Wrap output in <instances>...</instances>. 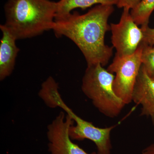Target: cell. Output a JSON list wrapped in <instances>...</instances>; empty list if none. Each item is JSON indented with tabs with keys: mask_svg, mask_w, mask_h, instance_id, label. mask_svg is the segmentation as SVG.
Wrapping results in <instances>:
<instances>
[{
	"mask_svg": "<svg viewBox=\"0 0 154 154\" xmlns=\"http://www.w3.org/2000/svg\"><path fill=\"white\" fill-rule=\"evenodd\" d=\"M113 5H97L87 13L75 12L55 21L52 30L57 37L66 36L73 42L85 57L87 65H107L113 54V47L105 43L110 30L108 19L114 11Z\"/></svg>",
	"mask_w": 154,
	"mask_h": 154,
	"instance_id": "obj_1",
	"label": "cell"
},
{
	"mask_svg": "<svg viewBox=\"0 0 154 154\" xmlns=\"http://www.w3.org/2000/svg\"><path fill=\"white\" fill-rule=\"evenodd\" d=\"M57 9L50 0H8L4 25L17 40L35 37L52 30Z\"/></svg>",
	"mask_w": 154,
	"mask_h": 154,
	"instance_id": "obj_2",
	"label": "cell"
},
{
	"mask_svg": "<svg viewBox=\"0 0 154 154\" xmlns=\"http://www.w3.org/2000/svg\"><path fill=\"white\" fill-rule=\"evenodd\" d=\"M114 75L100 64L88 66L82 79L83 93L94 107L103 115L115 118L125 104L115 94L113 88Z\"/></svg>",
	"mask_w": 154,
	"mask_h": 154,
	"instance_id": "obj_3",
	"label": "cell"
},
{
	"mask_svg": "<svg viewBox=\"0 0 154 154\" xmlns=\"http://www.w3.org/2000/svg\"><path fill=\"white\" fill-rule=\"evenodd\" d=\"M43 100L48 107H60L75 122V125H72L70 128L69 135L72 140H89L96 145L97 154H111L112 146L110 133L116 125L100 128L81 118L64 102L59 92L58 86L48 88L43 94Z\"/></svg>",
	"mask_w": 154,
	"mask_h": 154,
	"instance_id": "obj_4",
	"label": "cell"
},
{
	"mask_svg": "<svg viewBox=\"0 0 154 154\" xmlns=\"http://www.w3.org/2000/svg\"><path fill=\"white\" fill-rule=\"evenodd\" d=\"M142 43L134 53L127 56L119 57L116 54L107 69L110 72L115 74L113 90L125 105L132 102L133 92L142 65Z\"/></svg>",
	"mask_w": 154,
	"mask_h": 154,
	"instance_id": "obj_5",
	"label": "cell"
},
{
	"mask_svg": "<svg viewBox=\"0 0 154 154\" xmlns=\"http://www.w3.org/2000/svg\"><path fill=\"white\" fill-rule=\"evenodd\" d=\"M130 11L123 8L119 22L110 24L111 42L116 50V54L119 57L131 55L143 42V32L134 21Z\"/></svg>",
	"mask_w": 154,
	"mask_h": 154,
	"instance_id": "obj_6",
	"label": "cell"
},
{
	"mask_svg": "<svg viewBox=\"0 0 154 154\" xmlns=\"http://www.w3.org/2000/svg\"><path fill=\"white\" fill-rule=\"evenodd\" d=\"M74 122L70 116L60 111L48 125L47 136L50 154H97L96 152L88 153L72 141L69 130Z\"/></svg>",
	"mask_w": 154,
	"mask_h": 154,
	"instance_id": "obj_7",
	"label": "cell"
},
{
	"mask_svg": "<svg viewBox=\"0 0 154 154\" xmlns=\"http://www.w3.org/2000/svg\"><path fill=\"white\" fill-rule=\"evenodd\" d=\"M132 101L141 106L140 116L149 117L154 125V80L143 65L133 92Z\"/></svg>",
	"mask_w": 154,
	"mask_h": 154,
	"instance_id": "obj_8",
	"label": "cell"
},
{
	"mask_svg": "<svg viewBox=\"0 0 154 154\" xmlns=\"http://www.w3.org/2000/svg\"><path fill=\"white\" fill-rule=\"evenodd\" d=\"M2 36L0 42V80L5 79L13 72L19 48L17 38L4 25H0Z\"/></svg>",
	"mask_w": 154,
	"mask_h": 154,
	"instance_id": "obj_9",
	"label": "cell"
},
{
	"mask_svg": "<svg viewBox=\"0 0 154 154\" xmlns=\"http://www.w3.org/2000/svg\"><path fill=\"white\" fill-rule=\"evenodd\" d=\"M117 0H60L57 2L55 21L60 20L70 14L76 8L85 10L96 5H117Z\"/></svg>",
	"mask_w": 154,
	"mask_h": 154,
	"instance_id": "obj_10",
	"label": "cell"
},
{
	"mask_svg": "<svg viewBox=\"0 0 154 154\" xmlns=\"http://www.w3.org/2000/svg\"><path fill=\"white\" fill-rule=\"evenodd\" d=\"M154 11V0H141L130 13L137 25L143 27L149 26L150 17Z\"/></svg>",
	"mask_w": 154,
	"mask_h": 154,
	"instance_id": "obj_11",
	"label": "cell"
},
{
	"mask_svg": "<svg viewBox=\"0 0 154 154\" xmlns=\"http://www.w3.org/2000/svg\"><path fill=\"white\" fill-rule=\"evenodd\" d=\"M142 62L148 74L151 77L154 74V46L142 43Z\"/></svg>",
	"mask_w": 154,
	"mask_h": 154,
	"instance_id": "obj_12",
	"label": "cell"
},
{
	"mask_svg": "<svg viewBox=\"0 0 154 154\" xmlns=\"http://www.w3.org/2000/svg\"><path fill=\"white\" fill-rule=\"evenodd\" d=\"M140 28L143 33V43L154 46V28H150L149 26Z\"/></svg>",
	"mask_w": 154,
	"mask_h": 154,
	"instance_id": "obj_13",
	"label": "cell"
},
{
	"mask_svg": "<svg viewBox=\"0 0 154 154\" xmlns=\"http://www.w3.org/2000/svg\"><path fill=\"white\" fill-rule=\"evenodd\" d=\"M140 1L141 0H117L116 6L119 8H127L131 10L136 7Z\"/></svg>",
	"mask_w": 154,
	"mask_h": 154,
	"instance_id": "obj_14",
	"label": "cell"
},
{
	"mask_svg": "<svg viewBox=\"0 0 154 154\" xmlns=\"http://www.w3.org/2000/svg\"><path fill=\"white\" fill-rule=\"evenodd\" d=\"M142 154H154V143L150 145L143 150Z\"/></svg>",
	"mask_w": 154,
	"mask_h": 154,
	"instance_id": "obj_15",
	"label": "cell"
},
{
	"mask_svg": "<svg viewBox=\"0 0 154 154\" xmlns=\"http://www.w3.org/2000/svg\"><path fill=\"white\" fill-rule=\"evenodd\" d=\"M151 77V78H152V79H153L154 80V74Z\"/></svg>",
	"mask_w": 154,
	"mask_h": 154,
	"instance_id": "obj_16",
	"label": "cell"
}]
</instances>
